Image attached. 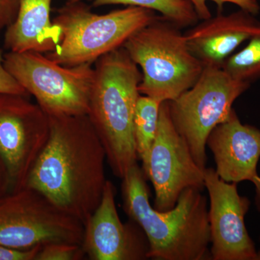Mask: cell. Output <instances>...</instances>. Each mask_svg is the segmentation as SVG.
I'll return each mask as SVG.
<instances>
[{"mask_svg": "<svg viewBox=\"0 0 260 260\" xmlns=\"http://www.w3.org/2000/svg\"><path fill=\"white\" fill-rule=\"evenodd\" d=\"M204 177L209 195L211 259L260 260V251L245 225L250 200L239 194L237 183L223 181L213 168L205 169Z\"/></svg>", "mask_w": 260, "mask_h": 260, "instance_id": "obj_11", "label": "cell"}, {"mask_svg": "<svg viewBox=\"0 0 260 260\" xmlns=\"http://www.w3.org/2000/svg\"><path fill=\"white\" fill-rule=\"evenodd\" d=\"M162 102L140 94L135 107L134 136L137 155L141 160L144 174L148 168L150 150L156 136L159 114Z\"/></svg>", "mask_w": 260, "mask_h": 260, "instance_id": "obj_16", "label": "cell"}, {"mask_svg": "<svg viewBox=\"0 0 260 260\" xmlns=\"http://www.w3.org/2000/svg\"><path fill=\"white\" fill-rule=\"evenodd\" d=\"M115 186L107 180L102 201L84 225L83 246L92 260L148 259L149 243L136 222L123 223L116 206Z\"/></svg>", "mask_w": 260, "mask_h": 260, "instance_id": "obj_12", "label": "cell"}, {"mask_svg": "<svg viewBox=\"0 0 260 260\" xmlns=\"http://www.w3.org/2000/svg\"><path fill=\"white\" fill-rule=\"evenodd\" d=\"M4 65L49 116L88 115L95 69L63 66L35 51L4 54Z\"/></svg>", "mask_w": 260, "mask_h": 260, "instance_id": "obj_6", "label": "cell"}, {"mask_svg": "<svg viewBox=\"0 0 260 260\" xmlns=\"http://www.w3.org/2000/svg\"><path fill=\"white\" fill-rule=\"evenodd\" d=\"M259 241H260V236H259Z\"/></svg>", "mask_w": 260, "mask_h": 260, "instance_id": "obj_26", "label": "cell"}, {"mask_svg": "<svg viewBox=\"0 0 260 260\" xmlns=\"http://www.w3.org/2000/svg\"><path fill=\"white\" fill-rule=\"evenodd\" d=\"M220 179L229 183L252 182L258 177L260 129L242 124L233 109L226 120L215 126L207 139Z\"/></svg>", "mask_w": 260, "mask_h": 260, "instance_id": "obj_13", "label": "cell"}, {"mask_svg": "<svg viewBox=\"0 0 260 260\" xmlns=\"http://www.w3.org/2000/svg\"><path fill=\"white\" fill-rule=\"evenodd\" d=\"M254 16L240 9L203 20L184 34L188 47L204 68L222 69L236 49L259 31Z\"/></svg>", "mask_w": 260, "mask_h": 260, "instance_id": "obj_14", "label": "cell"}, {"mask_svg": "<svg viewBox=\"0 0 260 260\" xmlns=\"http://www.w3.org/2000/svg\"><path fill=\"white\" fill-rule=\"evenodd\" d=\"M250 85L234 79L223 69L204 68L192 87L169 102L173 124L203 170L208 160V136L215 126L226 120L234 103Z\"/></svg>", "mask_w": 260, "mask_h": 260, "instance_id": "obj_7", "label": "cell"}, {"mask_svg": "<svg viewBox=\"0 0 260 260\" xmlns=\"http://www.w3.org/2000/svg\"><path fill=\"white\" fill-rule=\"evenodd\" d=\"M198 15L200 20H204L211 18L207 2H213L218 6V10L223 9L224 4L231 3L239 7L240 9L256 15L259 13L260 6L257 0H189Z\"/></svg>", "mask_w": 260, "mask_h": 260, "instance_id": "obj_20", "label": "cell"}, {"mask_svg": "<svg viewBox=\"0 0 260 260\" xmlns=\"http://www.w3.org/2000/svg\"><path fill=\"white\" fill-rule=\"evenodd\" d=\"M50 133L49 116L21 95L0 94V158L10 182V192L26 186L29 174Z\"/></svg>", "mask_w": 260, "mask_h": 260, "instance_id": "obj_9", "label": "cell"}, {"mask_svg": "<svg viewBox=\"0 0 260 260\" xmlns=\"http://www.w3.org/2000/svg\"><path fill=\"white\" fill-rule=\"evenodd\" d=\"M204 171L194 161L189 147L174 127L169 101L162 102L145 174L155 190L153 208L159 211L172 210L184 189L204 190Z\"/></svg>", "mask_w": 260, "mask_h": 260, "instance_id": "obj_10", "label": "cell"}, {"mask_svg": "<svg viewBox=\"0 0 260 260\" xmlns=\"http://www.w3.org/2000/svg\"><path fill=\"white\" fill-rule=\"evenodd\" d=\"M84 1V0H81ZM95 7L124 5L140 7L158 12L162 18L179 28L192 27L199 18L189 0H89Z\"/></svg>", "mask_w": 260, "mask_h": 260, "instance_id": "obj_17", "label": "cell"}, {"mask_svg": "<svg viewBox=\"0 0 260 260\" xmlns=\"http://www.w3.org/2000/svg\"><path fill=\"white\" fill-rule=\"evenodd\" d=\"M10 193V182L4 162L0 158V200Z\"/></svg>", "mask_w": 260, "mask_h": 260, "instance_id": "obj_24", "label": "cell"}, {"mask_svg": "<svg viewBox=\"0 0 260 260\" xmlns=\"http://www.w3.org/2000/svg\"><path fill=\"white\" fill-rule=\"evenodd\" d=\"M146 179L135 164L121 179V190L124 212L148 239L149 259H212L208 199L203 191L187 188L173 209L159 211L149 201Z\"/></svg>", "mask_w": 260, "mask_h": 260, "instance_id": "obj_2", "label": "cell"}, {"mask_svg": "<svg viewBox=\"0 0 260 260\" xmlns=\"http://www.w3.org/2000/svg\"><path fill=\"white\" fill-rule=\"evenodd\" d=\"M49 118V140L25 187L85 225L100 204L107 183L105 150L88 115Z\"/></svg>", "mask_w": 260, "mask_h": 260, "instance_id": "obj_1", "label": "cell"}, {"mask_svg": "<svg viewBox=\"0 0 260 260\" xmlns=\"http://www.w3.org/2000/svg\"><path fill=\"white\" fill-rule=\"evenodd\" d=\"M180 28L162 16L137 30L122 46L142 70L141 95L174 100L199 79L204 67L192 54Z\"/></svg>", "mask_w": 260, "mask_h": 260, "instance_id": "obj_4", "label": "cell"}, {"mask_svg": "<svg viewBox=\"0 0 260 260\" xmlns=\"http://www.w3.org/2000/svg\"><path fill=\"white\" fill-rule=\"evenodd\" d=\"M84 225L25 187L0 200V245L27 250L51 242L83 244Z\"/></svg>", "mask_w": 260, "mask_h": 260, "instance_id": "obj_8", "label": "cell"}, {"mask_svg": "<svg viewBox=\"0 0 260 260\" xmlns=\"http://www.w3.org/2000/svg\"><path fill=\"white\" fill-rule=\"evenodd\" d=\"M52 0H19L16 19L6 28L4 47L13 52L47 54L61 42V30L50 18Z\"/></svg>", "mask_w": 260, "mask_h": 260, "instance_id": "obj_15", "label": "cell"}, {"mask_svg": "<svg viewBox=\"0 0 260 260\" xmlns=\"http://www.w3.org/2000/svg\"><path fill=\"white\" fill-rule=\"evenodd\" d=\"M254 184V187H255V196H254V203H255V206L256 209L260 213V177L258 176L257 177L252 181Z\"/></svg>", "mask_w": 260, "mask_h": 260, "instance_id": "obj_25", "label": "cell"}, {"mask_svg": "<svg viewBox=\"0 0 260 260\" xmlns=\"http://www.w3.org/2000/svg\"><path fill=\"white\" fill-rule=\"evenodd\" d=\"M248 41L244 49L225 61L222 69L234 79L251 84L260 78V29Z\"/></svg>", "mask_w": 260, "mask_h": 260, "instance_id": "obj_18", "label": "cell"}, {"mask_svg": "<svg viewBox=\"0 0 260 260\" xmlns=\"http://www.w3.org/2000/svg\"><path fill=\"white\" fill-rule=\"evenodd\" d=\"M94 69L88 116L113 174L121 179L138 164L134 116L142 73L123 47L99 58Z\"/></svg>", "mask_w": 260, "mask_h": 260, "instance_id": "obj_3", "label": "cell"}, {"mask_svg": "<svg viewBox=\"0 0 260 260\" xmlns=\"http://www.w3.org/2000/svg\"><path fill=\"white\" fill-rule=\"evenodd\" d=\"M19 0H0V34L16 19Z\"/></svg>", "mask_w": 260, "mask_h": 260, "instance_id": "obj_22", "label": "cell"}, {"mask_svg": "<svg viewBox=\"0 0 260 260\" xmlns=\"http://www.w3.org/2000/svg\"><path fill=\"white\" fill-rule=\"evenodd\" d=\"M158 17L153 10L135 6L98 15L81 0H70L53 20L60 28V44L44 54L63 66L91 64Z\"/></svg>", "mask_w": 260, "mask_h": 260, "instance_id": "obj_5", "label": "cell"}, {"mask_svg": "<svg viewBox=\"0 0 260 260\" xmlns=\"http://www.w3.org/2000/svg\"><path fill=\"white\" fill-rule=\"evenodd\" d=\"M42 246L21 250L0 245V260H36Z\"/></svg>", "mask_w": 260, "mask_h": 260, "instance_id": "obj_23", "label": "cell"}, {"mask_svg": "<svg viewBox=\"0 0 260 260\" xmlns=\"http://www.w3.org/2000/svg\"><path fill=\"white\" fill-rule=\"evenodd\" d=\"M85 256L80 244L51 242L42 246L36 260H81Z\"/></svg>", "mask_w": 260, "mask_h": 260, "instance_id": "obj_19", "label": "cell"}, {"mask_svg": "<svg viewBox=\"0 0 260 260\" xmlns=\"http://www.w3.org/2000/svg\"><path fill=\"white\" fill-rule=\"evenodd\" d=\"M0 94L28 97L25 89L13 78L4 65V54L0 49Z\"/></svg>", "mask_w": 260, "mask_h": 260, "instance_id": "obj_21", "label": "cell"}]
</instances>
